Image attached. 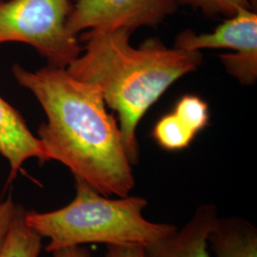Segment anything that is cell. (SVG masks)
<instances>
[{
    "instance_id": "1",
    "label": "cell",
    "mask_w": 257,
    "mask_h": 257,
    "mask_svg": "<svg viewBox=\"0 0 257 257\" xmlns=\"http://www.w3.org/2000/svg\"><path fill=\"white\" fill-rule=\"evenodd\" d=\"M17 81L35 94L47 115L37 135L50 160L69 168L106 196L124 197L136 185L118 120L95 86L48 65L30 72L13 67Z\"/></svg>"
},
{
    "instance_id": "11",
    "label": "cell",
    "mask_w": 257,
    "mask_h": 257,
    "mask_svg": "<svg viewBox=\"0 0 257 257\" xmlns=\"http://www.w3.org/2000/svg\"><path fill=\"white\" fill-rule=\"evenodd\" d=\"M195 137L196 134L188 128L174 112L162 116L152 132V138L158 146L171 152L189 147Z\"/></svg>"
},
{
    "instance_id": "18",
    "label": "cell",
    "mask_w": 257,
    "mask_h": 257,
    "mask_svg": "<svg viewBox=\"0 0 257 257\" xmlns=\"http://www.w3.org/2000/svg\"><path fill=\"white\" fill-rule=\"evenodd\" d=\"M0 1H3V0H0Z\"/></svg>"
},
{
    "instance_id": "3",
    "label": "cell",
    "mask_w": 257,
    "mask_h": 257,
    "mask_svg": "<svg viewBox=\"0 0 257 257\" xmlns=\"http://www.w3.org/2000/svg\"><path fill=\"white\" fill-rule=\"evenodd\" d=\"M75 179V196L59 210L26 211L28 226L49 239L48 252L83 244L147 246L177 230L173 224L146 219L147 199L138 195L111 198Z\"/></svg>"
},
{
    "instance_id": "15",
    "label": "cell",
    "mask_w": 257,
    "mask_h": 257,
    "mask_svg": "<svg viewBox=\"0 0 257 257\" xmlns=\"http://www.w3.org/2000/svg\"><path fill=\"white\" fill-rule=\"evenodd\" d=\"M107 248L104 257H145L144 246L140 245H116L107 246Z\"/></svg>"
},
{
    "instance_id": "13",
    "label": "cell",
    "mask_w": 257,
    "mask_h": 257,
    "mask_svg": "<svg viewBox=\"0 0 257 257\" xmlns=\"http://www.w3.org/2000/svg\"><path fill=\"white\" fill-rule=\"evenodd\" d=\"M176 2L179 6H187L199 11L209 18L224 17L230 19L239 10L252 11L248 0H176Z\"/></svg>"
},
{
    "instance_id": "10",
    "label": "cell",
    "mask_w": 257,
    "mask_h": 257,
    "mask_svg": "<svg viewBox=\"0 0 257 257\" xmlns=\"http://www.w3.org/2000/svg\"><path fill=\"white\" fill-rule=\"evenodd\" d=\"M26 210L18 204L15 215L0 248V257H38L42 237L25 221Z\"/></svg>"
},
{
    "instance_id": "17",
    "label": "cell",
    "mask_w": 257,
    "mask_h": 257,
    "mask_svg": "<svg viewBox=\"0 0 257 257\" xmlns=\"http://www.w3.org/2000/svg\"><path fill=\"white\" fill-rule=\"evenodd\" d=\"M248 3H249V5H250V7H251V9H252V11L256 12L257 0H248Z\"/></svg>"
},
{
    "instance_id": "7",
    "label": "cell",
    "mask_w": 257,
    "mask_h": 257,
    "mask_svg": "<svg viewBox=\"0 0 257 257\" xmlns=\"http://www.w3.org/2000/svg\"><path fill=\"white\" fill-rule=\"evenodd\" d=\"M218 211L213 204L197 207L193 216L181 229L144 246L145 257H212L208 249V235Z\"/></svg>"
},
{
    "instance_id": "2",
    "label": "cell",
    "mask_w": 257,
    "mask_h": 257,
    "mask_svg": "<svg viewBox=\"0 0 257 257\" xmlns=\"http://www.w3.org/2000/svg\"><path fill=\"white\" fill-rule=\"evenodd\" d=\"M128 29L88 30L81 35L85 54L66 70L82 82L95 86L108 108L116 111L126 154L138 165L140 150L137 128L148 110L178 79L201 66L200 51L168 48L158 38L138 48L130 44Z\"/></svg>"
},
{
    "instance_id": "12",
    "label": "cell",
    "mask_w": 257,
    "mask_h": 257,
    "mask_svg": "<svg viewBox=\"0 0 257 257\" xmlns=\"http://www.w3.org/2000/svg\"><path fill=\"white\" fill-rule=\"evenodd\" d=\"M173 112L196 135L209 125V106L197 95H184L176 103Z\"/></svg>"
},
{
    "instance_id": "5",
    "label": "cell",
    "mask_w": 257,
    "mask_h": 257,
    "mask_svg": "<svg viewBox=\"0 0 257 257\" xmlns=\"http://www.w3.org/2000/svg\"><path fill=\"white\" fill-rule=\"evenodd\" d=\"M176 48L187 51L203 49H230L232 54L219 55L228 74L242 85H253L257 79V14L241 9L220 24L211 34L198 35L192 30L180 33Z\"/></svg>"
},
{
    "instance_id": "4",
    "label": "cell",
    "mask_w": 257,
    "mask_h": 257,
    "mask_svg": "<svg viewBox=\"0 0 257 257\" xmlns=\"http://www.w3.org/2000/svg\"><path fill=\"white\" fill-rule=\"evenodd\" d=\"M73 6L70 0L0 1V44L26 43L49 65L66 69L82 52L67 27Z\"/></svg>"
},
{
    "instance_id": "9",
    "label": "cell",
    "mask_w": 257,
    "mask_h": 257,
    "mask_svg": "<svg viewBox=\"0 0 257 257\" xmlns=\"http://www.w3.org/2000/svg\"><path fill=\"white\" fill-rule=\"evenodd\" d=\"M208 245L215 257H257V230L241 217H219L214 222Z\"/></svg>"
},
{
    "instance_id": "6",
    "label": "cell",
    "mask_w": 257,
    "mask_h": 257,
    "mask_svg": "<svg viewBox=\"0 0 257 257\" xmlns=\"http://www.w3.org/2000/svg\"><path fill=\"white\" fill-rule=\"evenodd\" d=\"M176 0H77L67 21L77 36L88 30L156 28L178 10Z\"/></svg>"
},
{
    "instance_id": "8",
    "label": "cell",
    "mask_w": 257,
    "mask_h": 257,
    "mask_svg": "<svg viewBox=\"0 0 257 257\" xmlns=\"http://www.w3.org/2000/svg\"><path fill=\"white\" fill-rule=\"evenodd\" d=\"M0 154L9 162V182L15 179L22 165L31 158L40 163L50 161L39 138L28 128L18 110L0 96Z\"/></svg>"
},
{
    "instance_id": "16",
    "label": "cell",
    "mask_w": 257,
    "mask_h": 257,
    "mask_svg": "<svg viewBox=\"0 0 257 257\" xmlns=\"http://www.w3.org/2000/svg\"><path fill=\"white\" fill-rule=\"evenodd\" d=\"M53 257H92L91 252L81 246H73L55 249Z\"/></svg>"
},
{
    "instance_id": "14",
    "label": "cell",
    "mask_w": 257,
    "mask_h": 257,
    "mask_svg": "<svg viewBox=\"0 0 257 257\" xmlns=\"http://www.w3.org/2000/svg\"><path fill=\"white\" fill-rule=\"evenodd\" d=\"M18 204L14 202L13 197L9 195L4 201H0V248L9 229L11 221L17 210Z\"/></svg>"
}]
</instances>
